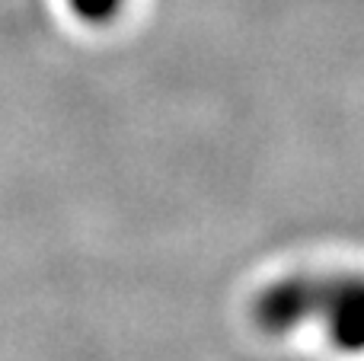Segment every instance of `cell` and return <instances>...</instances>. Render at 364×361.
Here are the masks:
<instances>
[{
  "mask_svg": "<svg viewBox=\"0 0 364 361\" xmlns=\"http://www.w3.org/2000/svg\"><path fill=\"white\" fill-rule=\"evenodd\" d=\"M278 313L291 320L297 313H323L326 333L336 349H364V279H336L326 285H291L278 294Z\"/></svg>",
  "mask_w": 364,
  "mask_h": 361,
  "instance_id": "obj_1",
  "label": "cell"
}]
</instances>
